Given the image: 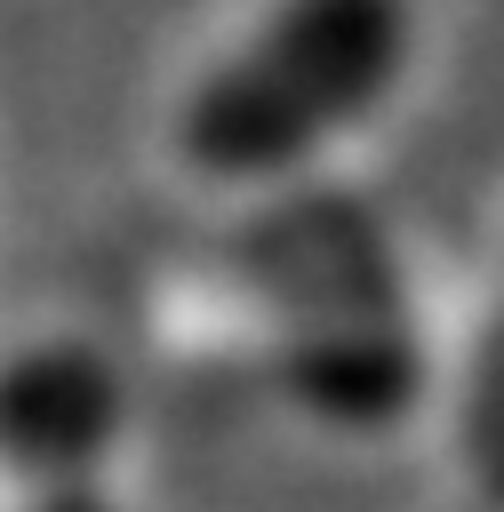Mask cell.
<instances>
[{"mask_svg":"<svg viewBox=\"0 0 504 512\" xmlns=\"http://www.w3.org/2000/svg\"><path fill=\"white\" fill-rule=\"evenodd\" d=\"M416 64V0H272L176 96L168 144L192 184L264 192L368 128Z\"/></svg>","mask_w":504,"mask_h":512,"instance_id":"6da1fadb","label":"cell"},{"mask_svg":"<svg viewBox=\"0 0 504 512\" xmlns=\"http://www.w3.org/2000/svg\"><path fill=\"white\" fill-rule=\"evenodd\" d=\"M0 512H120V480H112V472H88V480L0 488Z\"/></svg>","mask_w":504,"mask_h":512,"instance_id":"277c9868","label":"cell"},{"mask_svg":"<svg viewBox=\"0 0 504 512\" xmlns=\"http://www.w3.org/2000/svg\"><path fill=\"white\" fill-rule=\"evenodd\" d=\"M456 448H464V472H472L480 504L504 512V280H496V304H488L480 344H472V368H464Z\"/></svg>","mask_w":504,"mask_h":512,"instance_id":"3957f363","label":"cell"},{"mask_svg":"<svg viewBox=\"0 0 504 512\" xmlns=\"http://www.w3.org/2000/svg\"><path fill=\"white\" fill-rule=\"evenodd\" d=\"M280 288V376L304 408L336 424H384L416 400V344L376 232H360L352 216L312 224L304 240H288Z\"/></svg>","mask_w":504,"mask_h":512,"instance_id":"7a4b0ae2","label":"cell"}]
</instances>
